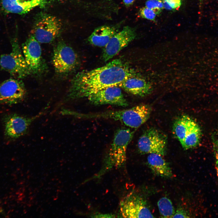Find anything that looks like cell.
I'll return each instance as SVG.
<instances>
[{
    "instance_id": "obj_8",
    "label": "cell",
    "mask_w": 218,
    "mask_h": 218,
    "mask_svg": "<svg viewBox=\"0 0 218 218\" xmlns=\"http://www.w3.org/2000/svg\"><path fill=\"white\" fill-rule=\"evenodd\" d=\"M118 217L124 218H154L146 201L141 196L130 192L121 200Z\"/></svg>"
},
{
    "instance_id": "obj_1",
    "label": "cell",
    "mask_w": 218,
    "mask_h": 218,
    "mask_svg": "<svg viewBox=\"0 0 218 218\" xmlns=\"http://www.w3.org/2000/svg\"><path fill=\"white\" fill-rule=\"evenodd\" d=\"M137 74L121 58L114 59L101 67L81 71L71 80L68 99L87 98L103 88L118 86L125 79Z\"/></svg>"
},
{
    "instance_id": "obj_14",
    "label": "cell",
    "mask_w": 218,
    "mask_h": 218,
    "mask_svg": "<svg viewBox=\"0 0 218 218\" xmlns=\"http://www.w3.org/2000/svg\"><path fill=\"white\" fill-rule=\"evenodd\" d=\"M43 113L31 117L13 114L5 118V134L12 139L18 138L25 134L32 123Z\"/></svg>"
},
{
    "instance_id": "obj_10",
    "label": "cell",
    "mask_w": 218,
    "mask_h": 218,
    "mask_svg": "<svg viewBox=\"0 0 218 218\" xmlns=\"http://www.w3.org/2000/svg\"><path fill=\"white\" fill-rule=\"evenodd\" d=\"M40 43L31 34L22 45V53L31 74H41L47 68Z\"/></svg>"
},
{
    "instance_id": "obj_23",
    "label": "cell",
    "mask_w": 218,
    "mask_h": 218,
    "mask_svg": "<svg viewBox=\"0 0 218 218\" xmlns=\"http://www.w3.org/2000/svg\"><path fill=\"white\" fill-rule=\"evenodd\" d=\"M189 217V213L185 209L182 207H179L175 211L173 218H188Z\"/></svg>"
},
{
    "instance_id": "obj_24",
    "label": "cell",
    "mask_w": 218,
    "mask_h": 218,
    "mask_svg": "<svg viewBox=\"0 0 218 218\" xmlns=\"http://www.w3.org/2000/svg\"><path fill=\"white\" fill-rule=\"evenodd\" d=\"M92 218H114L116 215L112 213H94L91 215Z\"/></svg>"
},
{
    "instance_id": "obj_7",
    "label": "cell",
    "mask_w": 218,
    "mask_h": 218,
    "mask_svg": "<svg viewBox=\"0 0 218 218\" xmlns=\"http://www.w3.org/2000/svg\"><path fill=\"white\" fill-rule=\"evenodd\" d=\"M52 63L56 72L64 74L75 70L78 65V60L74 50L60 41L54 48Z\"/></svg>"
},
{
    "instance_id": "obj_3",
    "label": "cell",
    "mask_w": 218,
    "mask_h": 218,
    "mask_svg": "<svg viewBox=\"0 0 218 218\" xmlns=\"http://www.w3.org/2000/svg\"><path fill=\"white\" fill-rule=\"evenodd\" d=\"M151 109L148 104H141L130 108L119 110L81 114V117L87 118H106L118 121L126 126L137 128L149 119Z\"/></svg>"
},
{
    "instance_id": "obj_13",
    "label": "cell",
    "mask_w": 218,
    "mask_h": 218,
    "mask_svg": "<svg viewBox=\"0 0 218 218\" xmlns=\"http://www.w3.org/2000/svg\"><path fill=\"white\" fill-rule=\"evenodd\" d=\"M89 101L95 105L111 104L123 107L128 105V103L117 85L109 86L96 92L87 98Z\"/></svg>"
},
{
    "instance_id": "obj_25",
    "label": "cell",
    "mask_w": 218,
    "mask_h": 218,
    "mask_svg": "<svg viewBox=\"0 0 218 218\" xmlns=\"http://www.w3.org/2000/svg\"><path fill=\"white\" fill-rule=\"evenodd\" d=\"M215 156L216 160V165L218 174V143L216 145L215 148Z\"/></svg>"
},
{
    "instance_id": "obj_19",
    "label": "cell",
    "mask_w": 218,
    "mask_h": 218,
    "mask_svg": "<svg viewBox=\"0 0 218 218\" xmlns=\"http://www.w3.org/2000/svg\"><path fill=\"white\" fill-rule=\"evenodd\" d=\"M161 217L173 218L175 211L170 199L166 197H162L157 202Z\"/></svg>"
},
{
    "instance_id": "obj_12",
    "label": "cell",
    "mask_w": 218,
    "mask_h": 218,
    "mask_svg": "<svg viewBox=\"0 0 218 218\" xmlns=\"http://www.w3.org/2000/svg\"><path fill=\"white\" fill-rule=\"evenodd\" d=\"M26 92L24 83L19 79L6 80L0 84V104L10 105L21 102Z\"/></svg>"
},
{
    "instance_id": "obj_27",
    "label": "cell",
    "mask_w": 218,
    "mask_h": 218,
    "mask_svg": "<svg viewBox=\"0 0 218 218\" xmlns=\"http://www.w3.org/2000/svg\"><path fill=\"white\" fill-rule=\"evenodd\" d=\"M200 5L202 3L203 0H198Z\"/></svg>"
},
{
    "instance_id": "obj_22",
    "label": "cell",
    "mask_w": 218,
    "mask_h": 218,
    "mask_svg": "<svg viewBox=\"0 0 218 218\" xmlns=\"http://www.w3.org/2000/svg\"><path fill=\"white\" fill-rule=\"evenodd\" d=\"M164 8L167 10L178 9L182 4V0H162Z\"/></svg>"
},
{
    "instance_id": "obj_2",
    "label": "cell",
    "mask_w": 218,
    "mask_h": 218,
    "mask_svg": "<svg viewBox=\"0 0 218 218\" xmlns=\"http://www.w3.org/2000/svg\"><path fill=\"white\" fill-rule=\"evenodd\" d=\"M134 133L133 130L125 127L117 130L101 168L88 180L98 179L113 169H119L124 166L126 160L127 147Z\"/></svg>"
},
{
    "instance_id": "obj_20",
    "label": "cell",
    "mask_w": 218,
    "mask_h": 218,
    "mask_svg": "<svg viewBox=\"0 0 218 218\" xmlns=\"http://www.w3.org/2000/svg\"><path fill=\"white\" fill-rule=\"evenodd\" d=\"M145 6L153 10L157 15H159L164 8L163 2L161 0H147Z\"/></svg>"
},
{
    "instance_id": "obj_6",
    "label": "cell",
    "mask_w": 218,
    "mask_h": 218,
    "mask_svg": "<svg viewBox=\"0 0 218 218\" xmlns=\"http://www.w3.org/2000/svg\"><path fill=\"white\" fill-rule=\"evenodd\" d=\"M61 24L55 16L41 13L35 19L32 34L40 43H49L59 35Z\"/></svg>"
},
{
    "instance_id": "obj_16",
    "label": "cell",
    "mask_w": 218,
    "mask_h": 218,
    "mask_svg": "<svg viewBox=\"0 0 218 218\" xmlns=\"http://www.w3.org/2000/svg\"><path fill=\"white\" fill-rule=\"evenodd\" d=\"M48 0H1L3 10L7 13L25 14L37 6L43 7Z\"/></svg>"
},
{
    "instance_id": "obj_5",
    "label": "cell",
    "mask_w": 218,
    "mask_h": 218,
    "mask_svg": "<svg viewBox=\"0 0 218 218\" xmlns=\"http://www.w3.org/2000/svg\"><path fill=\"white\" fill-rule=\"evenodd\" d=\"M12 50L0 57L1 68L17 79H22L31 74L18 40L15 38L11 41Z\"/></svg>"
},
{
    "instance_id": "obj_18",
    "label": "cell",
    "mask_w": 218,
    "mask_h": 218,
    "mask_svg": "<svg viewBox=\"0 0 218 218\" xmlns=\"http://www.w3.org/2000/svg\"><path fill=\"white\" fill-rule=\"evenodd\" d=\"M148 165L155 175L166 178L173 176L171 169L168 163L160 155L150 154L147 158Z\"/></svg>"
},
{
    "instance_id": "obj_9",
    "label": "cell",
    "mask_w": 218,
    "mask_h": 218,
    "mask_svg": "<svg viewBox=\"0 0 218 218\" xmlns=\"http://www.w3.org/2000/svg\"><path fill=\"white\" fill-rule=\"evenodd\" d=\"M167 137L164 134L154 128L145 131L137 142L138 151L142 154H156L164 155L166 152Z\"/></svg>"
},
{
    "instance_id": "obj_15",
    "label": "cell",
    "mask_w": 218,
    "mask_h": 218,
    "mask_svg": "<svg viewBox=\"0 0 218 218\" xmlns=\"http://www.w3.org/2000/svg\"><path fill=\"white\" fill-rule=\"evenodd\" d=\"M118 86L128 93L140 97L149 94L152 90L150 82L137 73L125 79Z\"/></svg>"
},
{
    "instance_id": "obj_11",
    "label": "cell",
    "mask_w": 218,
    "mask_h": 218,
    "mask_svg": "<svg viewBox=\"0 0 218 218\" xmlns=\"http://www.w3.org/2000/svg\"><path fill=\"white\" fill-rule=\"evenodd\" d=\"M136 36L134 29L128 26L124 27L114 35L104 47L102 56L103 60L106 62L113 58L127 46Z\"/></svg>"
},
{
    "instance_id": "obj_4",
    "label": "cell",
    "mask_w": 218,
    "mask_h": 218,
    "mask_svg": "<svg viewBox=\"0 0 218 218\" xmlns=\"http://www.w3.org/2000/svg\"><path fill=\"white\" fill-rule=\"evenodd\" d=\"M173 133L185 150L197 146L202 135L200 128L197 122L186 115L178 117L173 126Z\"/></svg>"
},
{
    "instance_id": "obj_28",
    "label": "cell",
    "mask_w": 218,
    "mask_h": 218,
    "mask_svg": "<svg viewBox=\"0 0 218 218\" xmlns=\"http://www.w3.org/2000/svg\"><path fill=\"white\" fill-rule=\"evenodd\" d=\"M2 209L0 207V213H1L2 212Z\"/></svg>"
},
{
    "instance_id": "obj_26",
    "label": "cell",
    "mask_w": 218,
    "mask_h": 218,
    "mask_svg": "<svg viewBox=\"0 0 218 218\" xmlns=\"http://www.w3.org/2000/svg\"><path fill=\"white\" fill-rule=\"evenodd\" d=\"M134 1L135 0H123V2L125 5L129 6L131 5Z\"/></svg>"
},
{
    "instance_id": "obj_17",
    "label": "cell",
    "mask_w": 218,
    "mask_h": 218,
    "mask_svg": "<svg viewBox=\"0 0 218 218\" xmlns=\"http://www.w3.org/2000/svg\"><path fill=\"white\" fill-rule=\"evenodd\" d=\"M117 32L114 27L107 25L102 26L94 30L88 37V41L93 45L104 47Z\"/></svg>"
},
{
    "instance_id": "obj_21",
    "label": "cell",
    "mask_w": 218,
    "mask_h": 218,
    "mask_svg": "<svg viewBox=\"0 0 218 218\" xmlns=\"http://www.w3.org/2000/svg\"><path fill=\"white\" fill-rule=\"evenodd\" d=\"M139 12L142 18L152 21H155L157 15L153 10L146 6L141 8Z\"/></svg>"
}]
</instances>
